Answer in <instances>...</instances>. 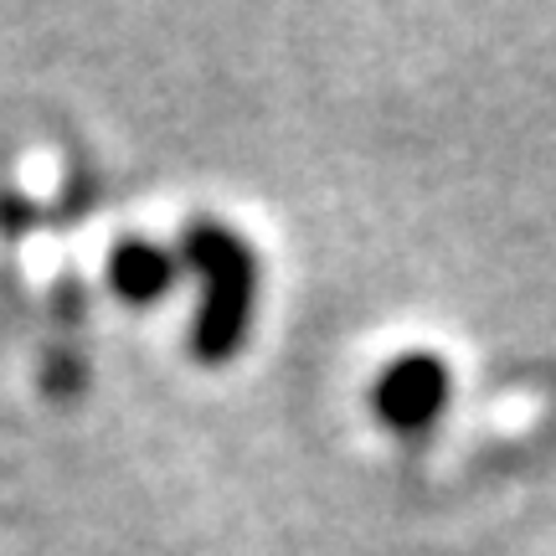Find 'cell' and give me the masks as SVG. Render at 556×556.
I'll return each instance as SVG.
<instances>
[{
    "label": "cell",
    "instance_id": "1",
    "mask_svg": "<svg viewBox=\"0 0 556 556\" xmlns=\"http://www.w3.org/2000/svg\"><path fill=\"white\" fill-rule=\"evenodd\" d=\"M186 258L206 274V304L197 319V356L201 361H227L238 356L242 336H248V315H253V289H258V268L248 242L232 227L217 222H191L186 227Z\"/></svg>",
    "mask_w": 556,
    "mask_h": 556
},
{
    "label": "cell",
    "instance_id": "2",
    "mask_svg": "<svg viewBox=\"0 0 556 556\" xmlns=\"http://www.w3.org/2000/svg\"><path fill=\"white\" fill-rule=\"evenodd\" d=\"M377 417L387 428H402V433H417L428 428L443 402H448V366L438 356H402L392 361L377 381Z\"/></svg>",
    "mask_w": 556,
    "mask_h": 556
},
{
    "label": "cell",
    "instance_id": "3",
    "mask_svg": "<svg viewBox=\"0 0 556 556\" xmlns=\"http://www.w3.org/2000/svg\"><path fill=\"white\" fill-rule=\"evenodd\" d=\"M109 278H114V289H119L129 304H155L165 299V289L176 283V258L155 248V242H119L114 248V258H109Z\"/></svg>",
    "mask_w": 556,
    "mask_h": 556
}]
</instances>
